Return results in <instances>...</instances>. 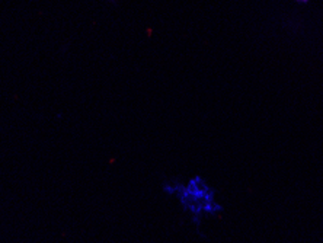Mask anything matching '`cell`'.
<instances>
[{"label":"cell","instance_id":"cell-1","mask_svg":"<svg viewBox=\"0 0 323 243\" xmlns=\"http://www.w3.org/2000/svg\"><path fill=\"white\" fill-rule=\"evenodd\" d=\"M163 192L176 201L180 211L194 226L220 217L224 211L217 189L201 175L185 179H168L162 183Z\"/></svg>","mask_w":323,"mask_h":243}]
</instances>
